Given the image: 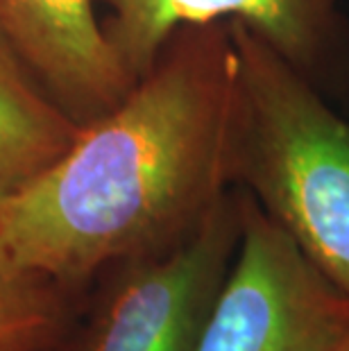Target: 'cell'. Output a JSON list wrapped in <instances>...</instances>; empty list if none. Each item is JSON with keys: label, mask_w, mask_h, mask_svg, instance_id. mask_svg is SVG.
<instances>
[{"label": "cell", "mask_w": 349, "mask_h": 351, "mask_svg": "<svg viewBox=\"0 0 349 351\" xmlns=\"http://www.w3.org/2000/svg\"><path fill=\"white\" fill-rule=\"evenodd\" d=\"M243 123L229 23L182 27L114 109L0 204V245L57 286L175 247L236 186Z\"/></svg>", "instance_id": "obj_1"}, {"label": "cell", "mask_w": 349, "mask_h": 351, "mask_svg": "<svg viewBox=\"0 0 349 351\" xmlns=\"http://www.w3.org/2000/svg\"><path fill=\"white\" fill-rule=\"evenodd\" d=\"M77 130L0 36V204L69 150Z\"/></svg>", "instance_id": "obj_7"}, {"label": "cell", "mask_w": 349, "mask_h": 351, "mask_svg": "<svg viewBox=\"0 0 349 351\" xmlns=\"http://www.w3.org/2000/svg\"><path fill=\"white\" fill-rule=\"evenodd\" d=\"M340 0H95L132 80L152 69L182 27L241 21L277 55L333 98L349 95V21Z\"/></svg>", "instance_id": "obj_5"}, {"label": "cell", "mask_w": 349, "mask_h": 351, "mask_svg": "<svg viewBox=\"0 0 349 351\" xmlns=\"http://www.w3.org/2000/svg\"><path fill=\"white\" fill-rule=\"evenodd\" d=\"M229 29L245 100L236 186L349 300V123L248 25Z\"/></svg>", "instance_id": "obj_2"}, {"label": "cell", "mask_w": 349, "mask_h": 351, "mask_svg": "<svg viewBox=\"0 0 349 351\" xmlns=\"http://www.w3.org/2000/svg\"><path fill=\"white\" fill-rule=\"evenodd\" d=\"M62 326L57 283L27 270L0 245V351H46Z\"/></svg>", "instance_id": "obj_8"}, {"label": "cell", "mask_w": 349, "mask_h": 351, "mask_svg": "<svg viewBox=\"0 0 349 351\" xmlns=\"http://www.w3.org/2000/svg\"><path fill=\"white\" fill-rule=\"evenodd\" d=\"M326 351H349V324L345 326V331L338 335L336 342H333Z\"/></svg>", "instance_id": "obj_9"}, {"label": "cell", "mask_w": 349, "mask_h": 351, "mask_svg": "<svg viewBox=\"0 0 349 351\" xmlns=\"http://www.w3.org/2000/svg\"><path fill=\"white\" fill-rule=\"evenodd\" d=\"M0 36L77 125L107 114L136 84L95 0H0Z\"/></svg>", "instance_id": "obj_6"}, {"label": "cell", "mask_w": 349, "mask_h": 351, "mask_svg": "<svg viewBox=\"0 0 349 351\" xmlns=\"http://www.w3.org/2000/svg\"><path fill=\"white\" fill-rule=\"evenodd\" d=\"M241 227L243 189L234 186L175 247L116 265L75 351H195Z\"/></svg>", "instance_id": "obj_4"}, {"label": "cell", "mask_w": 349, "mask_h": 351, "mask_svg": "<svg viewBox=\"0 0 349 351\" xmlns=\"http://www.w3.org/2000/svg\"><path fill=\"white\" fill-rule=\"evenodd\" d=\"M347 324V297L243 189L241 241L195 351H326Z\"/></svg>", "instance_id": "obj_3"}]
</instances>
